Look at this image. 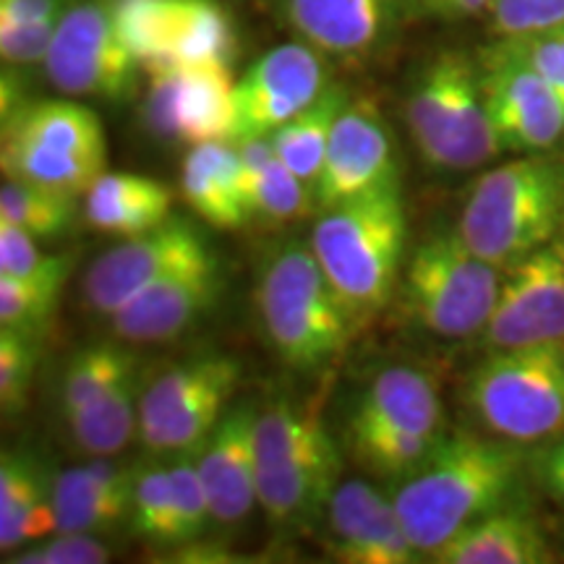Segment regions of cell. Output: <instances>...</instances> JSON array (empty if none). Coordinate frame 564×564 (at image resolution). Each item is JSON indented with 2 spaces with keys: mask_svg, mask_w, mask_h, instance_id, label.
<instances>
[{
  "mask_svg": "<svg viewBox=\"0 0 564 564\" xmlns=\"http://www.w3.org/2000/svg\"><path fill=\"white\" fill-rule=\"evenodd\" d=\"M520 470L523 453L518 442L465 432L444 434L434 453L392 494L415 552L432 560L465 528L510 505Z\"/></svg>",
  "mask_w": 564,
  "mask_h": 564,
  "instance_id": "obj_1",
  "label": "cell"
},
{
  "mask_svg": "<svg viewBox=\"0 0 564 564\" xmlns=\"http://www.w3.org/2000/svg\"><path fill=\"white\" fill-rule=\"evenodd\" d=\"M405 241L408 223L400 183L319 212L308 243L356 327L382 312L398 293Z\"/></svg>",
  "mask_w": 564,
  "mask_h": 564,
  "instance_id": "obj_2",
  "label": "cell"
},
{
  "mask_svg": "<svg viewBox=\"0 0 564 564\" xmlns=\"http://www.w3.org/2000/svg\"><path fill=\"white\" fill-rule=\"evenodd\" d=\"M562 223L564 165L546 154H520L476 181L457 232L478 257L507 270L552 243Z\"/></svg>",
  "mask_w": 564,
  "mask_h": 564,
  "instance_id": "obj_3",
  "label": "cell"
},
{
  "mask_svg": "<svg viewBox=\"0 0 564 564\" xmlns=\"http://www.w3.org/2000/svg\"><path fill=\"white\" fill-rule=\"evenodd\" d=\"M343 453L319 408L280 398L257 415V502L274 525H312L340 486Z\"/></svg>",
  "mask_w": 564,
  "mask_h": 564,
  "instance_id": "obj_4",
  "label": "cell"
},
{
  "mask_svg": "<svg viewBox=\"0 0 564 564\" xmlns=\"http://www.w3.org/2000/svg\"><path fill=\"white\" fill-rule=\"evenodd\" d=\"M257 306L272 350L295 371L333 364L356 329L312 243H282L267 253L257 280Z\"/></svg>",
  "mask_w": 564,
  "mask_h": 564,
  "instance_id": "obj_5",
  "label": "cell"
},
{
  "mask_svg": "<svg viewBox=\"0 0 564 564\" xmlns=\"http://www.w3.org/2000/svg\"><path fill=\"white\" fill-rule=\"evenodd\" d=\"M348 449L379 481H405L447 434L440 384L415 366H387L348 419Z\"/></svg>",
  "mask_w": 564,
  "mask_h": 564,
  "instance_id": "obj_6",
  "label": "cell"
},
{
  "mask_svg": "<svg viewBox=\"0 0 564 564\" xmlns=\"http://www.w3.org/2000/svg\"><path fill=\"white\" fill-rule=\"evenodd\" d=\"M415 150L440 171H474L502 154L484 100L478 58L442 51L421 66L405 108Z\"/></svg>",
  "mask_w": 564,
  "mask_h": 564,
  "instance_id": "obj_7",
  "label": "cell"
},
{
  "mask_svg": "<svg viewBox=\"0 0 564 564\" xmlns=\"http://www.w3.org/2000/svg\"><path fill=\"white\" fill-rule=\"evenodd\" d=\"M505 270L486 262L460 232H436L411 253L398 285L400 312L423 333L463 340L481 335Z\"/></svg>",
  "mask_w": 564,
  "mask_h": 564,
  "instance_id": "obj_8",
  "label": "cell"
},
{
  "mask_svg": "<svg viewBox=\"0 0 564 564\" xmlns=\"http://www.w3.org/2000/svg\"><path fill=\"white\" fill-rule=\"evenodd\" d=\"M3 175L84 196L108 171V139L95 110L74 100L21 102L3 116Z\"/></svg>",
  "mask_w": 564,
  "mask_h": 564,
  "instance_id": "obj_9",
  "label": "cell"
},
{
  "mask_svg": "<svg viewBox=\"0 0 564 564\" xmlns=\"http://www.w3.org/2000/svg\"><path fill=\"white\" fill-rule=\"evenodd\" d=\"M470 411L494 436L533 444L564 432V345L491 350L465 384Z\"/></svg>",
  "mask_w": 564,
  "mask_h": 564,
  "instance_id": "obj_10",
  "label": "cell"
},
{
  "mask_svg": "<svg viewBox=\"0 0 564 564\" xmlns=\"http://www.w3.org/2000/svg\"><path fill=\"white\" fill-rule=\"evenodd\" d=\"M42 66L63 95L105 102L129 100L144 70L118 32L110 0L70 3Z\"/></svg>",
  "mask_w": 564,
  "mask_h": 564,
  "instance_id": "obj_11",
  "label": "cell"
},
{
  "mask_svg": "<svg viewBox=\"0 0 564 564\" xmlns=\"http://www.w3.org/2000/svg\"><path fill=\"white\" fill-rule=\"evenodd\" d=\"M484 100L499 144L514 154H546L564 141V108L541 74L507 40L478 53Z\"/></svg>",
  "mask_w": 564,
  "mask_h": 564,
  "instance_id": "obj_12",
  "label": "cell"
},
{
  "mask_svg": "<svg viewBox=\"0 0 564 564\" xmlns=\"http://www.w3.org/2000/svg\"><path fill=\"white\" fill-rule=\"evenodd\" d=\"M212 257L215 251L199 225L167 217L154 230L123 238L89 264L82 280L84 303L95 314L112 316L165 274Z\"/></svg>",
  "mask_w": 564,
  "mask_h": 564,
  "instance_id": "obj_13",
  "label": "cell"
},
{
  "mask_svg": "<svg viewBox=\"0 0 564 564\" xmlns=\"http://www.w3.org/2000/svg\"><path fill=\"white\" fill-rule=\"evenodd\" d=\"M481 343L489 350L564 345V232L507 267Z\"/></svg>",
  "mask_w": 564,
  "mask_h": 564,
  "instance_id": "obj_14",
  "label": "cell"
},
{
  "mask_svg": "<svg viewBox=\"0 0 564 564\" xmlns=\"http://www.w3.org/2000/svg\"><path fill=\"white\" fill-rule=\"evenodd\" d=\"M324 55L295 40L272 47L243 70L232 89L230 139L270 137L299 116L327 87Z\"/></svg>",
  "mask_w": 564,
  "mask_h": 564,
  "instance_id": "obj_15",
  "label": "cell"
},
{
  "mask_svg": "<svg viewBox=\"0 0 564 564\" xmlns=\"http://www.w3.org/2000/svg\"><path fill=\"white\" fill-rule=\"evenodd\" d=\"M144 123L160 139L194 147L230 139L232 82L230 68L217 66H160L147 70Z\"/></svg>",
  "mask_w": 564,
  "mask_h": 564,
  "instance_id": "obj_16",
  "label": "cell"
},
{
  "mask_svg": "<svg viewBox=\"0 0 564 564\" xmlns=\"http://www.w3.org/2000/svg\"><path fill=\"white\" fill-rule=\"evenodd\" d=\"M400 183L398 154L382 112L371 100H350L337 118L319 178L314 207L327 212Z\"/></svg>",
  "mask_w": 564,
  "mask_h": 564,
  "instance_id": "obj_17",
  "label": "cell"
},
{
  "mask_svg": "<svg viewBox=\"0 0 564 564\" xmlns=\"http://www.w3.org/2000/svg\"><path fill=\"white\" fill-rule=\"evenodd\" d=\"M327 549L345 564H413L421 560L392 497L369 481H340L327 507Z\"/></svg>",
  "mask_w": 564,
  "mask_h": 564,
  "instance_id": "obj_18",
  "label": "cell"
},
{
  "mask_svg": "<svg viewBox=\"0 0 564 564\" xmlns=\"http://www.w3.org/2000/svg\"><path fill=\"white\" fill-rule=\"evenodd\" d=\"M217 293H220L217 257L178 267L110 316L112 335L133 345L175 340L215 306Z\"/></svg>",
  "mask_w": 564,
  "mask_h": 564,
  "instance_id": "obj_19",
  "label": "cell"
},
{
  "mask_svg": "<svg viewBox=\"0 0 564 564\" xmlns=\"http://www.w3.org/2000/svg\"><path fill=\"white\" fill-rule=\"evenodd\" d=\"M405 0H278L295 37L324 58L364 61L390 37Z\"/></svg>",
  "mask_w": 564,
  "mask_h": 564,
  "instance_id": "obj_20",
  "label": "cell"
},
{
  "mask_svg": "<svg viewBox=\"0 0 564 564\" xmlns=\"http://www.w3.org/2000/svg\"><path fill=\"white\" fill-rule=\"evenodd\" d=\"M257 408L230 405L196 455L212 523L232 525L257 502Z\"/></svg>",
  "mask_w": 564,
  "mask_h": 564,
  "instance_id": "obj_21",
  "label": "cell"
},
{
  "mask_svg": "<svg viewBox=\"0 0 564 564\" xmlns=\"http://www.w3.org/2000/svg\"><path fill=\"white\" fill-rule=\"evenodd\" d=\"M137 470L110 457L74 465L53 484V507L58 533H110L131 518Z\"/></svg>",
  "mask_w": 564,
  "mask_h": 564,
  "instance_id": "obj_22",
  "label": "cell"
},
{
  "mask_svg": "<svg viewBox=\"0 0 564 564\" xmlns=\"http://www.w3.org/2000/svg\"><path fill=\"white\" fill-rule=\"evenodd\" d=\"M181 194L204 223L236 230L251 220L249 186L232 141L194 144L181 165Z\"/></svg>",
  "mask_w": 564,
  "mask_h": 564,
  "instance_id": "obj_23",
  "label": "cell"
},
{
  "mask_svg": "<svg viewBox=\"0 0 564 564\" xmlns=\"http://www.w3.org/2000/svg\"><path fill=\"white\" fill-rule=\"evenodd\" d=\"M53 484L37 457L6 449L0 457V552L17 554L30 541L58 533Z\"/></svg>",
  "mask_w": 564,
  "mask_h": 564,
  "instance_id": "obj_24",
  "label": "cell"
},
{
  "mask_svg": "<svg viewBox=\"0 0 564 564\" xmlns=\"http://www.w3.org/2000/svg\"><path fill=\"white\" fill-rule=\"evenodd\" d=\"M552 560V549L535 520L512 505L476 520L432 554L436 564H544Z\"/></svg>",
  "mask_w": 564,
  "mask_h": 564,
  "instance_id": "obj_25",
  "label": "cell"
},
{
  "mask_svg": "<svg viewBox=\"0 0 564 564\" xmlns=\"http://www.w3.org/2000/svg\"><path fill=\"white\" fill-rule=\"evenodd\" d=\"M171 209L173 192L150 175L105 171L84 194L87 223L116 238L154 230L167 217H173Z\"/></svg>",
  "mask_w": 564,
  "mask_h": 564,
  "instance_id": "obj_26",
  "label": "cell"
},
{
  "mask_svg": "<svg viewBox=\"0 0 564 564\" xmlns=\"http://www.w3.org/2000/svg\"><path fill=\"white\" fill-rule=\"evenodd\" d=\"M238 382H241V364L228 358L215 377L188 394L150 436L141 440V444L154 455H183L199 449L228 413Z\"/></svg>",
  "mask_w": 564,
  "mask_h": 564,
  "instance_id": "obj_27",
  "label": "cell"
},
{
  "mask_svg": "<svg viewBox=\"0 0 564 564\" xmlns=\"http://www.w3.org/2000/svg\"><path fill=\"white\" fill-rule=\"evenodd\" d=\"M141 394H144V382L137 371L126 382L97 398L95 403L66 415L68 434L76 447L91 457L123 453L139 434Z\"/></svg>",
  "mask_w": 564,
  "mask_h": 564,
  "instance_id": "obj_28",
  "label": "cell"
},
{
  "mask_svg": "<svg viewBox=\"0 0 564 564\" xmlns=\"http://www.w3.org/2000/svg\"><path fill=\"white\" fill-rule=\"evenodd\" d=\"M238 40L217 0H171V63L230 68Z\"/></svg>",
  "mask_w": 564,
  "mask_h": 564,
  "instance_id": "obj_29",
  "label": "cell"
},
{
  "mask_svg": "<svg viewBox=\"0 0 564 564\" xmlns=\"http://www.w3.org/2000/svg\"><path fill=\"white\" fill-rule=\"evenodd\" d=\"M350 95L343 84L329 82L316 100L306 110L291 118L285 126L270 133L274 154L285 162L303 183H308L314 192V183L319 178L327 154L329 139H333L337 118L348 108Z\"/></svg>",
  "mask_w": 564,
  "mask_h": 564,
  "instance_id": "obj_30",
  "label": "cell"
},
{
  "mask_svg": "<svg viewBox=\"0 0 564 564\" xmlns=\"http://www.w3.org/2000/svg\"><path fill=\"white\" fill-rule=\"evenodd\" d=\"M79 199L70 192L24 178L3 175L0 183V220L19 225L40 241L58 238L76 220Z\"/></svg>",
  "mask_w": 564,
  "mask_h": 564,
  "instance_id": "obj_31",
  "label": "cell"
},
{
  "mask_svg": "<svg viewBox=\"0 0 564 564\" xmlns=\"http://www.w3.org/2000/svg\"><path fill=\"white\" fill-rule=\"evenodd\" d=\"M139 371L137 352L123 348V345H91L70 358L61 382V411L63 419L70 413L82 411L112 387H118L131 373Z\"/></svg>",
  "mask_w": 564,
  "mask_h": 564,
  "instance_id": "obj_32",
  "label": "cell"
},
{
  "mask_svg": "<svg viewBox=\"0 0 564 564\" xmlns=\"http://www.w3.org/2000/svg\"><path fill=\"white\" fill-rule=\"evenodd\" d=\"M118 32L139 66H171V0H110Z\"/></svg>",
  "mask_w": 564,
  "mask_h": 564,
  "instance_id": "obj_33",
  "label": "cell"
},
{
  "mask_svg": "<svg viewBox=\"0 0 564 564\" xmlns=\"http://www.w3.org/2000/svg\"><path fill=\"white\" fill-rule=\"evenodd\" d=\"M129 528L152 546H175L173 478L165 465H147L133 478Z\"/></svg>",
  "mask_w": 564,
  "mask_h": 564,
  "instance_id": "obj_34",
  "label": "cell"
},
{
  "mask_svg": "<svg viewBox=\"0 0 564 564\" xmlns=\"http://www.w3.org/2000/svg\"><path fill=\"white\" fill-rule=\"evenodd\" d=\"M68 278H6L0 274V327L37 335L58 306Z\"/></svg>",
  "mask_w": 564,
  "mask_h": 564,
  "instance_id": "obj_35",
  "label": "cell"
},
{
  "mask_svg": "<svg viewBox=\"0 0 564 564\" xmlns=\"http://www.w3.org/2000/svg\"><path fill=\"white\" fill-rule=\"evenodd\" d=\"M308 204H314L312 186L303 183L280 158H274L264 167L262 175L251 183V217L285 223L293 220V217H301L308 209Z\"/></svg>",
  "mask_w": 564,
  "mask_h": 564,
  "instance_id": "obj_36",
  "label": "cell"
},
{
  "mask_svg": "<svg viewBox=\"0 0 564 564\" xmlns=\"http://www.w3.org/2000/svg\"><path fill=\"white\" fill-rule=\"evenodd\" d=\"M70 264V253H45L40 249V238L0 220V274L21 280L68 278Z\"/></svg>",
  "mask_w": 564,
  "mask_h": 564,
  "instance_id": "obj_37",
  "label": "cell"
},
{
  "mask_svg": "<svg viewBox=\"0 0 564 564\" xmlns=\"http://www.w3.org/2000/svg\"><path fill=\"white\" fill-rule=\"evenodd\" d=\"M37 371V343L21 329L0 327V408L6 415L24 411Z\"/></svg>",
  "mask_w": 564,
  "mask_h": 564,
  "instance_id": "obj_38",
  "label": "cell"
},
{
  "mask_svg": "<svg viewBox=\"0 0 564 564\" xmlns=\"http://www.w3.org/2000/svg\"><path fill=\"white\" fill-rule=\"evenodd\" d=\"M173 478V502H175V546L192 544L207 531L212 523V510L207 491L196 470V457L183 453L167 465Z\"/></svg>",
  "mask_w": 564,
  "mask_h": 564,
  "instance_id": "obj_39",
  "label": "cell"
},
{
  "mask_svg": "<svg viewBox=\"0 0 564 564\" xmlns=\"http://www.w3.org/2000/svg\"><path fill=\"white\" fill-rule=\"evenodd\" d=\"M486 13L497 40L523 37L564 24V0H491Z\"/></svg>",
  "mask_w": 564,
  "mask_h": 564,
  "instance_id": "obj_40",
  "label": "cell"
},
{
  "mask_svg": "<svg viewBox=\"0 0 564 564\" xmlns=\"http://www.w3.org/2000/svg\"><path fill=\"white\" fill-rule=\"evenodd\" d=\"M112 560L110 546L97 533H53L37 546L19 549L13 564H105Z\"/></svg>",
  "mask_w": 564,
  "mask_h": 564,
  "instance_id": "obj_41",
  "label": "cell"
},
{
  "mask_svg": "<svg viewBox=\"0 0 564 564\" xmlns=\"http://www.w3.org/2000/svg\"><path fill=\"white\" fill-rule=\"evenodd\" d=\"M531 66L539 70L564 108V24L552 30L523 34V37H505Z\"/></svg>",
  "mask_w": 564,
  "mask_h": 564,
  "instance_id": "obj_42",
  "label": "cell"
},
{
  "mask_svg": "<svg viewBox=\"0 0 564 564\" xmlns=\"http://www.w3.org/2000/svg\"><path fill=\"white\" fill-rule=\"evenodd\" d=\"M58 24L61 19L0 24V55H3V63H11V66L45 63Z\"/></svg>",
  "mask_w": 564,
  "mask_h": 564,
  "instance_id": "obj_43",
  "label": "cell"
},
{
  "mask_svg": "<svg viewBox=\"0 0 564 564\" xmlns=\"http://www.w3.org/2000/svg\"><path fill=\"white\" fill-rule=\"evenodd\" d=\"M70 0H0V24L61 19Z\"/></svg>",
  "mask_w": 564,
  "mask_h": 564,
  "instance_id": "obj_44",
  "label": "cell"
},
{
  "mask_svg": "<svg viewBox=\"0 0 564 564\" xmlns=\"http://www.w3.org/2000/svg\"><path fill=\"white\" fill-rule=\"evenodd\" d=\"M411 6L415 11H421L423 17L457 21L489 11L491 0H411Z\"/></svg>",
  "mask_w": 564,
  "mask_h": 564,
  "instance_id": "obj_45",
  "label": "cell"
},
{
  "mask_svg": "<svg viewBox=\"0 0 564 564\" xmlns=\"http://www.w3.org/2000/svg\"><path fill=\"white\" fill-rule=\"evenodd\" d=\"M541 476H544L549 491L564 502V436L541 457Z\"/></svg>",
  "mask_w": 564,
  "mask_h": 564,
  "instance_id": "obj_46",
  "label": "cell"
}]
</instances>
